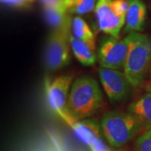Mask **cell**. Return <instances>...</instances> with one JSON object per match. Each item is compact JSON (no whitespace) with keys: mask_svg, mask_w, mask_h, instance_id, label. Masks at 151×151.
<instances>
[{"mask_svg":"<svg viewBox=\"0 0 151 151\" xmlns=\"http://www.w3.org/2000/svg\"><path fill=\"white\" fill-rule=\"evenodd\" d=\"M102 105V93L95 79L83 76L73 81L67 108L76 120H82L94 116Z\"/></svg>","mask_w":151,"mask_h":151,"instance_id":"cell-1","label":"cell"},{"mask_svg":"<svg viewBox=\"0 0 151 151\" xmlns=\"http://www.w3.org/2000/svg\"><path fill=\"white\" fill-rule=\"evenodd\" d=\"M99 124L106 141L111 147L117 149L128 144L143 128L131 113L119 110L105 113Z\"/></svg>","mask_w":151,"mask_h":151,"instance_id":"cell-2","label":"cell"},{"mask_svg":"<svg viewBox=\"0 0 151 151\" xmlns=\"http://www.w3.org/2000/svg\"><path fill=\"white\" fill-rule=\"evenodd\" d=\"M128 51L124 73L131 86L137 88L144 81L151 64V39L148 35L132 32L125 38Z\"/></svg>","mask_w":151,"mask_h":151,"instance_id":"cell-3","label":"cell"},{"mask_svg":"<svg viewBox=\"0 0 151 151\" xmlns=\"http://www.w3.org/2000/svg\"><path fill=\"white\" fill-rule=\"evenodd\" d=\"M71 17L62 25L52 29L48 35L44 50V63L49 71L63 69L70 62Z\"/></svg>","mask_w":151,"mask_h":151,"instance_id":"cell-4","label":"cell"},{"mask_svg":"<svg viewBox=\"0 0 151 151\" xmlns=\"http://www.w3.org/2000/svg\"><path fill=\"white\" fill-rule=\"evenodd\" d=\"M73 76L69 74L57 76L52 80L47 79L45 83V93L49 106L71 127L78 121L69 113L67 108Z\"/></svg>","mask_w":151,"mask_h":151,"instance_id":"cell-5","label":"cell"},{"mask_svg":"<svg viewBox=\"0 0 151 151\" xmlns=\"http://www.w3.org/2000/svg\"><path fill=\"white\" fill-rule=\"evenodd\" d=\"M128 51L125 39L107 36L100 41L97 50V60L101 67L120 70L123 69Z\"/></svg>","mask_w":151,"mask_h":151,"instance_id":"cell-6","label":"cell"},{"mask_svg":"<svg viewBox=\"0 0 151 151\" xmlns=\"http://www.w3.org/2000/svg\"><path fill=\"white\" fill-rule=\"evenodd\" d=\"M98 73L104 90L111 101L120 102L127 99L132 86L124 73L101 67Z\"/></svg>","mask_w":151,"mask_h":151,"instance_id":"cell-7","label":"cell"},{"mask_svg":"<svg viewBox=\"0 0 151 151\" xmlns=\"http://www.w3.org/2000/svg\"><path fill=\"white\" fill-rule=\"evenodd\" d=\"M94 11L99 29L108 36L119 38L125 24V16L115 11L113 0H97Z\"/></svg>","mask_w":151,"mask_h":151,"instance_id":"cell-8","label":"cell"},{"mask_svg":"<svg viewBox=\"0 0 151 151\" xmlns=\"http://www.w3.org/2000/svg\"><path fill=\"white\" fill-rule=\"evenodd\" d=\"M129 4L125 17L124 31L139 32L142 31L147 17L146 6L141 0H129Z\"/></svg>","mask_w":151,"mask_h":151,"instance_id":"cell-9","label":"cell"},{"mask_svg":"<svg viewBox=\"0 0 151 151\" xmlns=\"http://www.w3.org/2000/svg\"><path fill=\"white\" fill-rule=\"evenodd\" d=\"M71 128L79 140L89 147L102 138L100 124L93 120L85 119L78 120L73 124Z\"/></svg>","mask_w":151,"mask_h":151,"instance_id":"cell-10","label":"cell"},{"mask_svg":"<svg viewBox=\"0 0 151 151\" xmlns=\"http://www.w3.org/2000/svg\"><path fill=\"white\" fill-rule=\"evenodd\" d=\"M131 113L141 122L146 130L151 129V94L146 92L133 101L128 107Z\"/></svg>","mask_w":151,"mask_h":151,"instance_id":"cell-11","label":"cell"},{"mask_svg":"<svg viewBox=\"0 0 151 151\" xmlns=\"http://www.w3.org/2000/svg\"><path fill=\"white\" fill-rule=\"evenodd\" d=\"M70 46L73 55L83 65L92 66L97 62L96 47L77 39L73 37L72 34L70 37Z\"/></svg>","mask_w":151,"mask_h":151,"instance_id":"cell-12","label":"cell"},{"mask_svg":"<svg viewBox=\"0 0 151 151\" xmlns=\"http://www.w3.org/2000/svg\"><path fill=\"white\" fill-rule=\"evenodd\" d=\"M71 34L77 39L96 47L95 37L88 23L80 16L72 18Z\"/></svg>","mask_w":151,"mask_h":151,"instance_id":"cell-13","label":"cell"},{"mask_svg":"<svg viewBox=\"0 0 151 151\" xmlns=\"http://www.w3.org/2000/svg\"><path fill=\"white\" fill-rule=\"evenodd\" d=\"M43 10L46 21L52 29L60 27L71 18L67 9L63 7L43 8Z\"/></svg>","mask_w":151,"mask_h":151,"instance_id":"cell-14","label":"cell"},{"mask_svg":"<svg viewBox=\"0 0 151 151\" xmlns=\"http://www.w3.org/2000/svg\"><path fill=\"white\" fill-rule=\"evenodd\" d=\"M97 0H68L69 14L81 16L94 10Z\"/></svg>","mask_w":151,"mask_h":151,"instance_id":"cell-15","label":"cell"},{"mask_svg":"<svg viewBox=\"0 0 151 151\" xmlns=\"http://www.w3.org/2000/svg\"><path fill=\"white\" fill-rule=\"evenodd\" d=\"M135 151H151V129L146 130L137 138L134 143Z\"/></svg>","mask_w":151,"mask_h":151,"instance_id":"cell-16","label":"cell"},{"mask_svg":"<svg viewBox=\"0 0 151 151\" xmlns=\"http://www.w3.org/2000/svg\"><path fill=\"white\" fill-rule=\"evenodd\" d=\"M35 0H1V2L6 6L14 9H24L29 6Z\"/></svg>","mask_w":151,"mask_h":151,"instance_id":"cell-17","label":"cell"},{"mask_svg":"<svg viewBox=\"0 0 151 151\" xmlns=\"http://www.w3.org/2000/svg\"><path fill=\"white\" fill-rule=\"evenodd\" d=\"M129 0H113V6L118 14L125 16L129 8Z\"/></svg>","mask_w":151,"mask_h":151,"instance_id":"cell-18","label":"cell"},{"mask_svg":"<svg viewBox=\"0 0 151 151\" xmlns=\"http://www.w3.org/2000/svg\"><path fill=\"white\" fill-rule=\"evenodd\" d=\"M43 8H63L68 10V0H39Z\"/></svg>","mask_w":151,"mask_h":151,"instance_id":"cell-19","label":"cell"},{"mask_svg":"<svg viewBox=\"0 0 151 151\" xmlns=\"http://www.w3.org/2000/svg\"><path fill=\"white\" fill-rule=\"evenodd\" d=\"M90 148L92 151H112L102 138L96 141Z\"/></svg>","mask_w":151,"mask_h":151,"instance_id":"cell-20","label":"cell"},{"mask_svg":"<svg viewBox=\"0 0 151 151\" xmlns=\"http://www.w3.org/2000/svg\"><path fill=\"white\" fill-rule=\"evenodd\" d=\"M146 92L151 94V81L146 86Z\"/></svg>","mask_w":151,"mask_h":151,"instance_id":"cell-21","label":"cell"},{"mask_svg":"<svg viewBox=\"0 0 151 151\" xmlns=\"http://www.w3.org/2000/svg\"><path fill=\"white\" fill-rule=\"evenodd\" d=\"M112 151H127V150H124V149H120V150H112Z\"/></svg>","mask_w":151,"mask_h":151,"instance_id":"cell-22","label":"cell"}]
</instances>
